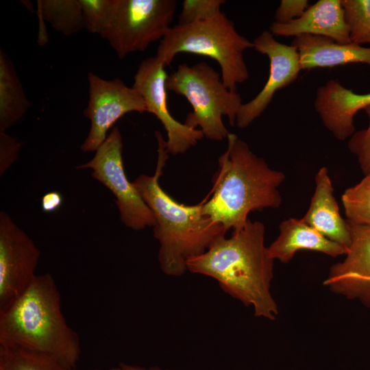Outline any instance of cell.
I'll return each instance as SVG.
<instances>
[{"instance_id":"obj_1","label":"cell","mask_w":370,"mask_h":370,"mask_svg":"<svg viewBox=\"0 0 370 370\" xmlns=\"http://www.w3.org/2000/svg\"><path fill=\"white\" fill-rule=\"evenodd\" d=\"M273 259L264 245V226L248 219L245 226L216 238L207 250L187 261V270L216 280L221 289L256 317L273 320L278 314L270 292Z\"/></svg>"},{"instance_id":"obj_2","label":"cell","mask_w":370,"mask_h":370,"mask_svg":"<svg viewBox=\"0 0 370 370\" xmlns=\"http://www.w3.org/2000/svg\"><path fill=\"white\" fill-rule=\"evenodd\" d=\"M158 157L153 175L142 174L133 185L152 211L156 224L153 236L160 243L158 260L168 275L180 276L187 271V261L204 253L227 230L202 213L204 200L197 205L177 203L160 186L159 178L168 159L166 141L155 132Z\"/></svg>"},{"instance_id":"obj_3","label":"cell","mask_w":370,"mask_h":370,"mask_svg":"<svg viewBox=\"0 0 370 370\" xmlns=\"http://www.w3.org/2000/svg\"><path fill=\"white\" fill-rule=\"evenodd\" d=\"M227 138V149L219 157L213 177L211 198L204 199L202 213L227 231H237L245 226L249 212L280 206L278 188L285 175L271 169L235 134L230 133Z\"/></svg>"},{"instance_id":"obj_4","label":"cell","mask_w":370,"mask_h":370,"mask_svg":"<svg viewBox=\"0 0 370 370\" xmlns=\"http://www.w3.org/2000/svg\"><path fill=\"white\" fill-rule=\"evenodd\" d=\"M0 345L47 354L77 369L79 336L65 319L51 274L36 275L16 300L0 310Z\"/></svg>"},{"instance_id":"obj_5","label":"cell","mask_w":370,"mask_h":370,"mask_svg":"<svg viewBox=\"0 0 370 370\" xmlns=\"http://www.w3.org/2000/svg\"><path fill=\"white\" fill-rule=\"evenodd\" d=\"M251 48L253 42L241 35L234 23L221 12L204 21L171 27L160 41L156 57L165 66L180 53L214 59L221 67L225 86L236 92L237 85L249 77L243 53Z\"/></svg>"},{"instance_id":"obj_6","label":"cell","mask_w":370,"mask_h":370,"mask_svg":"<svg viewBox=\"0 0 370 370\" xmlns=\"http://www.w3.org/2000/svg\"><path fill=\"white\" fill-rule=\"evenodd\" d=\"M167 90L186 98L193 108L184 124L192 129L199 127L204 136L212 140L227 138L230 132L222 121L228 117L236 125L237 113L243 104L237 92L230 90L221 75L206 62L192 66L184 63L168 75Z\"/></svg>"},{"instance_id":"obj_7","label":"cell","mask_w":370,"mask_h":370,"mask_svg":"<svg viewBox=\"0 0 370 370\" xmlns=\"http://www.w3.org/2000/svg\"><path fill=\"white\" fill-rule=\"evenodd\" d=\"M175 0H119L114 19L101 36L119 59L143 51L170 29Z\"/></svg>"},{"instance_id":"obj_8","label":"cell","mask_w":370,"mask_h":370,"mask_svg":"<svg viewBox=\"0 0 370 370\" xmlns=\"http://www.w3.org/2000/svg\"><path fill=\"white\" fill-rule=\"evenodd\" d=\"M122 151V136L116 126L95 151L93 158L76 169H92V177L112 192L121 220L126 227L137 231L153 227L156 220L152 211L126 177Z\"/></svg>"},{"instance_id":"obj_9","label":"cell","mask_w":370,"mask_h":370,"mask_svg":"<svg viewBox=\"0 0 370 370\" xmlns=\"http://www.w3.org/2000/svg\"><path fill=\"white\" fill-rule=\"evenodd\" d=\"M88 82V101L83 114L90 127L80 147L83 152L95 151L107 138L108 130L125 114L147 112L140 95L120 78L106 79L89 72Z\"/></svg>"},{"instance_id":"obj_10","label":"cell","mask_w":370,"mask_h":370,"mask_svg":"<svg viewBox=\"0 0 370 370\" xmlns=\"http://www.w3.org/2000/svg\"><path fill=\"white\" fill-rule=\"evenodd\" d=\"M40 251L5 212H0V310L16 300L36 275Z\"/></svg>"},{"instance_id":"obj_11","label":"cell","mask_w":370,"mask_h":370,"mask_svg":"<svg viewBox=\"0 0 370 370\" xmlns=\"http://www.w3.org/2000/svg\"><path fill=\"white\" fill-rule=\"evenodd\" d=\"M164 64L156 56L143 60L134 76L132 88L144 100L147 112L154 114L167 134L166 148L169 153H185L204 136L200 130L192 129L177 121L167 106Z\"/></svg>"},{"instance_id":"obj_12","label":"cell","mask_w":370,"mask_h":370,"mask_svg":"<svg viewBox=\"0 0 370 370\" xmlns=\"http://www.w3.org/2000/svg\"><path fill=\"white\" fill-rule=\"evenodd\" d=\"M266 30L254 41V49L269 59V78L260 92L251 101L243 103L236 119L239 128H245L257 119L271 103L276 91L294 82L301 70L297 49L277 41Z\"/></svg>"},{"instance_id":"obj_13","label":"cell","mask_w":370,"mask_h":370,"mask_svg":"<svg viewBox=\"0 0 370 370\" xmlns=\"http://www.w3.org/2000/svg\"><path fill=\"white\" fill-rule=\"evenodd\" d=\"M347 222L351 243L346 257L330 268L323 284L370 308V225Z\"/></svg>"},{"instance_id":"obj_14","label":"cell","mask_w":370,"mask_h":370,"mask_svg":"<svg viewBox=\"0 0 370 370\" xmlns=\"http://www.w3.org/2000/svg\"><path fill=\"white\" fill-rule=\"evenodd\" d=\"M370 106V93L358 94L330 79L316 91L314 106L323 124L339 140L355 132L354 117Z\"/></svg>"},{"instance_id":"obj_15","label":"cell","mask_w":370,"mask_h":370,"mask_svg":"<svg viewBox=\"0 0 370 370\" xmlns=\"http://www.w3.org/2000/svg\"><path fill=\"white\" fill-rule=\"evenodd\" d=\"M269 31L281 36L310 34L330 38L341 44L352 42L341 0H319L289 23L273 22Z\"/></svg>"},{"instance_id":"obj_16","label":"cell","mask_w":370,"mask_h":370,"mask_svg":"<svg viewBox=\"0 0 370 370\" xmlns=\"http://www.w3.org/2000/svg\"><path fill=\"white\" fill-rule=\"evenodd\" d=\"M315 183L310 207L302 219L326 238L348 249L351 243L349 226L340 214L326 167L319 170Z\"/></svg>"},{"instance_id":"obj_17","label":"cell","mask_w":370,"mask_h":370,"mask_svg":"<svg viewBox=\"0 0 370 370\" xmlns=\"http://www.w3.org/2000/svg\"><path fill=\"white\" fill-rule=\"evenodd\" d=\"M291 45L297 49L301 69L354 63L370 65V47L353 42L341 44L330 38L304 34L295 37Z\"/></svg>"},{"instance_id":"obj_18","label":"cell","mask_w":370,"mask_h":370,"mask_svg":"<svg viewBox=\"0 0 370 370\" xmlns=\"http://www.w3.org/2000/svg\"><path fill=\"white\" fill-rule=\"evenodd\" d=\"M270 257L287 263L299 250L319 251L332 257L346 254L347 249L324 236L302 219L291 218L280 225L278 238L267 247Z\"/></svg>"},{"instance_id":"obj_19","label":"cell","mask_w":370,"mask_h":370,"mask_svg":"<svg viewBox=\"0 0 370 370\" xmlns=\"http://www.w3.org/2000/svg\"><path fill=\"white\" fill-rule=\"evenodd\" d=\"M31 107L14 63L0 49V132L17 123Z\"/></svg>"},{"instance_id":"obj_20","label":"cell","mask_w":370,"mask_h":370,"mask_svg":"<svg viewBox=\"0 0 370 370\" xmlns=\"http://www.w3.org/2000/svg\"><path fill=\"white\" fill-rule=\"evenodd\" d=\"M42 18L57 32L69 36L85 28L79 0H38Z\"/></svg>"},{"instance_id":"obj_21","label":"cell","mask_w":370,"mask_h":370,"mask_svg":"<svg viewBox=\"0 0 370 370\" xmlns=\"http://www.w3.org/2000/svg\"><path fill=\"white\" fill-rule=\"evenodd\" d=\"M0 370H77L47 354L0 345Z\"/></svg>"},{"instance_id":"obj_22","label":"cell","mask_w":370,"mask_h":370,"mask_svg":"<svg viewBox=\"0 0 370 370\" xmlns=\"http://www.w3.org/2000/svg\"><path fill=\"white\" fill-rule=\"evenodd\" d=\"M342 202L348 222L370 225V173L357 184L347 188Z\"/></svg>"},{"instance_id":"obj_23","label":"cell","mask_w":370,"mask_h":370,"mask_svg":"<svg viewBox=\"0 0 370 370\" xmlns=\"http://www.w3.org/2000/svg\"><path fill=\"white\" fill-rule=\"evenodd\" d=\"M351 42L370 44V0H341Z\"/></svg>"},{"instance_id":"obj_24","label":"cell","mask_w":370,"mask_h":370,"mask_svg":"<svg viewBox=\"0 0 370 370\" xmlns=\"http://www.w3.org/2000/svg\"><path fill=\"white\" fill-rule=\"evenodd\" d=\"M79 2L85 28L101 36L114 19L119 0H79Z\"/></svg>"},{"instance_id":"obj_25","label":"cell","mask_w":370,"mask_h":370,"mask_svg":"<svg viewBox=\"0 0 370 370\" xmlns=\"http://www.w3.org/2000/svg\"><path fill=\"white\" fill-rule=\"evenodd\" d=\"M224 0H184L178 16L179 25H186L210 18L219 12Z\"/></svg>"},{"instance_id":"obj_26","label":"cell","mask_w":370,"mask_h":370,"mask_svg":"<svg viewBox=\"0 0 370 370\" xmlns=\"http://www.w3.org/2000/svg\"><path fill=\"white\" fill-rule=\"evenodd\" d=\"M369 118V125L366 129L354 132L350 137L347 147L350 152L354 154L362 172L370 173V106L364 109Z\"/></svg>"},{"instance_id":"obj_27","label":"cell","mask_w":370,"mask_h":370,"mask_svg":"<svg viewBox=\"0 0 370 370\" xmlns=\"http://www.w3.org/2000/svg\"><path fill=\"white\" fill-rule=\"evenodd\" d=\"M22 143L16 138L0 132V174L7 171L18 157Z\"/></svg>"},{"instance_id":"obj_28","label":"cell","mask_w":370,"mask_h":370,"mask_svg":"<svg viewBox=\"0 0 370 370\" xmlns=\"http://www.w3.org/2000/svg\"><path fill=\"white\" fill-rule=\"evenodd\" d=\"M307 0H282L274 18L277 23L284 24L300 17L308 8Z\"/></svg>"},{"instance_id":"obj_29","label":"cell","mask_w":370,"mask_h":370,"mask_svg":"<svg viewBox=\"0 0 370 370\" xmlns=\"http://www.w3.org/2000/svg\"><path fill=\"white\" fill-rule=\"evenodd\" d=\"M62 201V196L58 192H49L42 197V210L45 212H55L60 207Z\"/></svg>"},{"instance_id":"obj_30","label":"cell","mask_w":370,"mask_h":370,"mask_svg":"<svg viewBox=\"0 0 370 370\" xmlns=\"http://www.w3.org/2000/svg\"><path fill=\"white\" fill-rule=\"evenodd\" d=\"M120 367L124 370H167V369H162L158 367H150L149 368H145L143 367L130 365H127V364H123V363L121 364Z\"/></svg>"},{"instance_id":"obj_31","label":"cell","mask_w":370,"mask_h":370,"mask_svg":"<svg viewBox=\"0 0 370 370\" xmlns=\"http://www.w3.org/2000/svg\"><path fill=\"white\" fill-rule=\"evenodd\" d=\"M109 370H124L123 369H122L121 367H118V368H112Z\"/></svg>"},{"instance_id":"obj_32","label":"cell","mask_w":370,"mask_h":370,"mask_svg":"<svg viewBox=\"0 0 370 370\" xmlns=\"http://www.w3.org/2000/svg\"><path fill=\"white\" fill-rule=\"evenodd\" d=\"M95 370H99V369H95Z\"/></svg>"}]
</instances>
